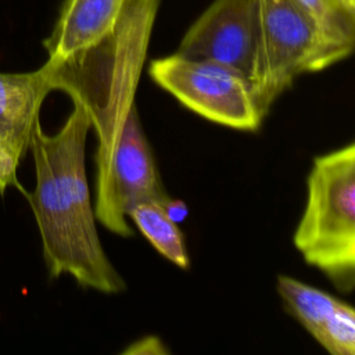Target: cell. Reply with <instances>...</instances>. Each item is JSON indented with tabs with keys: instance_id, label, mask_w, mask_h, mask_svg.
<instances>
[{
	"instance_id": "cell-3",
	"label": "cell",
	"mask_w": 355,
	"mask_h": 355,
	"mask_svg": "<svg viewBox=\"0 0 355 355\" xmlns=\"http://www.w3.org/2000/svg\"><path fill=\"white\" fill-rule=\"evenodd\" d=\"M304 261L340 291L355 287V143L313 158L293 236Z\"/></svg>"
},
{
	"instance_id": "cell-15",
	"label": "cell",
	"mask_w": 355,
	"mask_h": 355,
	"mask_svg": "<svg viewBox=\"0 0 355 355\" xmlns=\"http://www.w3.org/2000/svg\"><path fill=\"white\" fill-rule=\"evenodd\" d=\"M161 207L164 208V212L166 214V216L173 220L175 223H180L186 219L187 214H189V208L187 205L178 198H168L164 204H161Z\"/></svg>"
},
{
	"instance_id": "cell-13",
	"label": "cell",
	"mask_w": 355,
	"mask_h": 355,
	"mask_svg": "<svg viewBox=\"0 0 355 355\" xmlns=\"http://www.w3.org/2000/svg\"><path fill=\"white\" fill-rule=\"evenodd\" d=\"M313 338L331 355L355 354V311L338 301L333 312L323 322Z\"/></svg>"
},
{
	"instance_id": "cell-7",
	"label": "cell",
	"mask_w": 355,
	"mask_h": 355,
	"mask_svg": "<svg viewBox=\"0 0 355 355\" xmlns=\"http://www.w3.org/2000/svg\"><path fill=\"white\" fill-rule=\"evenodd\" d=\"M178 54L208 60L244 75L254 86L259 72V0H214L183 35Z\"/></svg>"
},
{
	"instance_id": "cell-4",
	"label": "cell",
	"mask_w": 355,
	"mask_h": 355,
	"mask_svg": "<svg viewBox=\"0 0 355 355\" xmlns=\"http://www.w3.org/2000/svg\"><path fill=\"white\" fill-rule=\"evenodd\" d=\"M261 53L255 96L262 112L304 75L323 71L352 50L330 37L293 0H259Z\"/></svg>"
},
{
	"instance_id": "cell-10",
	"label": "cell",
	"mask_w": 355,
	"mask_h": 355,
	"mask_svg": "<svg viewBox=\"0 0 355 355\" xmlns=\"http://www.w3.org/2000/svg\"><path fill=\"white\" fill-rule=\"evenodd\" d=\"M139 232L169 262L180 269L190 268V258L178 223L171 220L161 204L140 202L128 212Z\"/></svg>"
},
{
	"instance_id": "cell-8",
	"label": "cell",
	"mask_w": 355,
	"mask_h": 355,
	"mask_svg": "<svg viewBox=\"0 0 355 355\" xmlns=\"http://www.w3.org/2000/svg\"><path fill=\"white\" fill-rule=\"evenodd\" d=\"M53 92L44 65L29 72H0V150L21 164L40 108Z\"/></svg>"
},
{
	"instance_id": "cell-5",
	"label": "cell",
	"mask_w": 355,
	"mask_h": 355,
	"mask_svg": "<svg viewBox=\"0 0 355 355\" xmlns=\"http://www.w3.org/2000/svg\"><path fill=\"white\" fill-rule=\"evenodd\" d=\"M154 83L205 119L239 130H257L262 112L252 83L222 64L173 53L148 65Z\"/></svg>"
},
{
	"instance_id": "cell-12",
	"label": "cell",
	"mask_w": 355,
	"mask_h": 355,
	"mask_svg": "<svg viewBox=\"0 0 355 355\" xmlns=\"http://www.w3.org/2000/svg\"><path fill=\"white\" fill-rule=\"evenodd\" d=\"M308 12L318 25L338 43L354 49L355 11L348 10L341 0H293Z\"/></svg>"
},
{
	"instance_id": "cell-14",
	"label": "cell",
	"mask_w": 355,
	"mask_h": 355,
	"mask_svg": "<svg viewBox=\"0 0 355 355\" xmlns=\"http://www.w3.org/2000/svg\"><path fill=\"white\" fill-rule=\"evenodd\" d=\"M18 166L19 164L0 150V197H3L10 187H18L24 191L17 179Z\"/></svg>"
},
{
	"instance_id": "cell-9",
	"label": "cell",
	"mask_w": 355,
	"mask_h": 355,
	"mask_svg": "<svg viewBox=\"0 0 355 355\" xmlns=\"http://www.w3.org/2000/svg\"><path fill=\"white\" fill-rule=\"evenodd\" d=\"M126 0H65L58 18L44 39L49 61H60L107 35Z\"/></svg>"
},
{
	"instance_id": "cell-1",
	"label": "cell",
	"mask_w": 355,
	"mask_h": 355,
	"mask_svg": "<svg viewBox=\"0 0 355 355\" xmlns=\"http://www.w3.org/2000/svg\"><path fill=\"white\" fill-rule=\"evenodd\" d=\"M54 135L35 123L29 150L35 189L25 193L32 208L43 259L51 279L69 275L80 287L103 294L125 291L126 283L105 254L96 227L86 178V140L92 121L79 103Z\"/></svg>"
},
{
	"instance_id": "cell-11",
	"label": "cell",
	"mask_w": 355,
	"mask_h": 355,
	"mask_svg": "<svg viewBox=\"0 0 355 355\" xmlns=\"http://www.w3.org/2000/svg\"><path fill=\"white\" fill-rule=\"evenodd\" d=\"M277 293L288 312L313 337L338 304V298L291 276L277 277Z\"/></svg>"
},
{
	"instance_id": "cell-16",
	"label": "cell",
	"mask_w": 355,
	"mask_h": 355,
	"mask_svg": "<svg viewBox=\"0 0 355 355\" xmlns=\"http://www.w3.org/2000/svg\"><path fill=\"white\" fill-rule=\"evenodd\" d=\"M344 3V6L351 10V11H355V0H341Z\"/></svg>"
},
{
	"instance_id": "cell-6",
	"label": "cell",
	"mask_w": 355,
	"mask_h": 355,
	"mask_svg": "<svg viewBox=\"0 0 355 355\" xmlns=\"http://www.w3.org/2000/svg\"><path fill=\"white\" fill-rule=\"evenodd\" d=\"M168 198L135 104L126 115L107 171L96 179V220L128 239L133 236L128 212L140 202L164 204Z\"/></svg>"
},
{
	"instance_id": "cell-2",
	"label": "cell",
	"mask_w": 355,
	"mask_h": 355,
	"mask_svg": "<svg viewBox=\"0 0 355 355\" xmlns=\"http://www.w3.org/2000/svg\"><path fill=\"white\" fill-rule=\"evenodd\" d=\"M159 0H126L112 29L60 61H46L53 90L87 111L98 146L96 179L107 171L146 61Z\"/></svg>"
}]
</instances>
